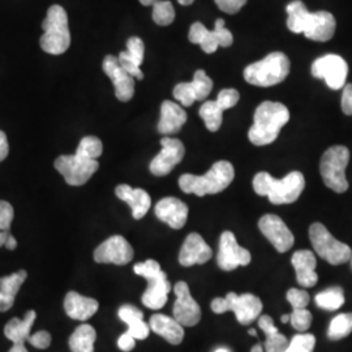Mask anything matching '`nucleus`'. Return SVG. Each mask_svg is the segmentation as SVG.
Segmentation results:
<instances>
[{
	"instance_id": "nucleus-50",
	"label": "nucleus",
	"mask_w": 352,
	"mask_h": 352,
	"mask_svg": "<svg viewBox=\"0 0 352 352\" xmlns=\"http://www.w3.org/2000/svg\"><path fill=\"white\" fill-rule=\"evenodd\" d=\"M12 236V234L10 231H0V248L6 247L8 239Z\"/></svg>"
},
{
	"instance_id": "nucleus-37",
	"label": "nucleus",
	"mask_w": 352,
	"mask_h": 352,
	"mask_svg": "<svg viewBox=\"0 0 352 352\" xmlns=\"http://www.w3.org/2000/svg\"><path fill=\"white\" fill-rule=\"evenodd\" d=\"M103 145L101 140L96 136H87L80 141L76 153L90 160H98L102 155Z\"/></svg>"
},
{
	"instance_id": "nucleus-3",
	"label": "nucleus",
	"mask_w": 352,
	"mask_h": 352,
	"mask_svg": "<svg viewBox=\"0 0 352 352\" xmlns=\"http://www.w3.org/2000/svg\"><path fill=\"white\" fill-rule=\"evenodd\" d=\"M305 188L302 173L292 171L282 179H276L267 173H258L253 179V189L258 196H265L274 205L296 201Z\"/></svg>"
},
{
	"instance_id": "nucleus-41",
	"label": "nucleus",
	"mask_w": 352,
	"mask_h": 352,
	"mask_svg": "<svg viewBox=\"0 0 352 352\" xmlns=\"http://www.w3.org/2000/svg\"><path fill=\"white\" fill-rule=\"evenodd\" d=\"M309 299V294L305 289H289L287 291V300L294 309L307 308Z\"/></svg>"
},
{
	"instance_id": "nucleus-32",
	"label": "nucleus",
	"mask_w": 352,
	"mask_h": 352,
	"mask_svg": "<svg viewBox=\"0 0 352 352\" xmlns=\"http://www.w3.org/2000/svg\"><path fill=\"white\" fill-rule=\"evenodd\" d=\"M96 340V329L89 324H82L72 333L68 343L72 352H94Z\"/></svg>"
},
{
	"instance_id": "nucleus-30",
	"label": "nucleus",
	"mask_w": 352,
	"mask_h": 352,
	"mask_svg": "<svg viewBox=\"0 0 352 352\" xmlns=\"http://www.w3.org/2000/svg\"><path fill=\"white\" fill-rule=\"evenodd\" d=\"M258 327L266 336L265 340V351L266 352H285L289 340L278 331L277 327L270 316H260L258 317Z\"/></svg>"
},
{
	"instance_id": "nucleus-4",
	"label": "nucleus",
	"mask_w": 352,
	"mask_h": 352,
	"mask_svg": "<svg viewBox=\"0 0 352 352\" xmlns=\"http://www.w3.org/2000/svg\"><path fill=\"white\" fill-rule=\"evenodd\" d=\"M235 177L234 166L227 161H219L212 166L205 175L184 174L179 177V187L184 193H193L199 197L217 195L232 183Z\"/></svg>"
},
{
	"instance_id": "nucleus-39",
	"label": "nucleus",
	"mask_w": 352,
	"mask_h": 352,
	"mask_svg": "<svg viewBox=\"0 0 352 352\" xmlns=\"http://www.w3.org/2000/svg\"><path fill=\"white\" fill-rule=\"evenodd\" d=\"M312 314L307 308L294 309V312L289 315V322L292 327L298 331H307L312 325Z\"/></svg>"
},
{
	"instance_id": "nucleus-20",
	"label": "nucleus",
	"mask_w": 352,
	"mask_h": 352,
	"mask_svg": "<svg viewBox=\"0 0 352 352\" xmlns=\"http://www.w3.org/2000/svg\"><path fill=\"white\" fill-rule=\"evenodd\" d=\"M213 257L212 248L202 239L200 234L192 232L183 243L179 253V263L184 267L193 265L206 264Z\"/></svg>"
},
{
	"instance_id": "nucleus-19",
	"label": "nucleus",
	"mask_w": 352,
	"mask_h": 352,
	"mask_svg": "<svg viewBox=\"0 0 352 352\" xmlns=\"http://www.w3.org/2000/svg\"><path fill=\"white\" fill-rule=\"evenodd\" d=\"M103 72L113 81L115 96L119 101H131L135 96V77L120 65L116 56L107 55L102 63Z\"/></svg>"
},
{
	"instance_id": "nucleus-57",
	"label": "nucleus",
	"mask_w": 352,
	"mask_h": 352,
	"mask_svg": "<svg viewBox=\"0 0 352 352\" xmlns=\"http://www.w3.org/2000/svg\"><path fill=\"white\" fill-rule=\"evenodd\" d=\"M250 336H252V337H257V333H256V330L254 329H250Z\"/></svg>"
},
{
	"instance_id": "nucleus-24",
	"label": "nucleus",
	"mask_w": 352,
	"mask_h": 352,
	"mask_svg": "<svg viewBox=\"0 0 352 352\" xmlns=\"http://www.w3.org/2000/svg\"><path fill=\"white\" fill-rule=\"evenodd\" d=\"M98 308L100 304L96 299L84 296L76 291H69L64 299L65 314L77 321H87L97 314Z\"/></svg>"
},
{
	"instance_id": "nucleus-5",
	"label": "nucleus",
	"mask_w": 352,
	"mask_h": 352,
	"mask_svg": "<svg viewBox=\"0 0 352 352\" xmlns=\"http://www.w3.org/2000/svg\"><path fill=\"white\" fill-rule=\"evenodd\" d=\"M289 59L283 52H272L263 60L248 65L244 69V78L248 84L269 88L283 82L289 75Z\"/></svg>"
},
{
	"instance_id": "nucleus-7",
	"label": "nucleus",
	"mask_w": 352,
	"mask_h": 352,
	"mask_svg": "<svg viewBox=\"0 0 352 352\" xmlns=\"http://www.w3.org/2000/svg\"><path fill=\"white\" fill-rule=\"evenodd\" d=\"M350 161V151L343 145L329 148L320 164V173L327 188L337 193H344L349 189L346 168Z\"/></svg>"
},
{
	"instance_id": "nucleus-34",
	"label": "nucleus",
	"mask_w": 352,
	"mask_h": 352,
	"mask_svg": "<svg viewBox=\"0 0 352 352\" xmlns=\"http://www.w3.org/2000/svg\"><path fill=\"white\" fill-rule=\"evenodd\" d=\"M200 116L210 132H217L223 122V110L215 101L204 102L200 107Z\"/></svg>"
},
{
	"instance_id": "nucleus-54",
	"label": "nucleus",
	"mask_w": 352,
	"mask_h": 352,
	"mask_svg": "<svg viewBox=\"0 0 352 352\" xmlns=\"http://www.w3.org/2000/svg\"><path fill=\"white\" fill-rule=\"evenodd\" d=\"M251 352H264V347L261 344H256L252 347Z\"/></svg>"
},
{
	"instance_id": "nucleus-11",
	"label": "nucleus",
	"mask_w": 352,
	"mask_h": 352,
	"mask_svg": "<svg viewBox=\"0 0 352 352\" xmlns=\"http://www.w3.org/2000/svg\"><path fill=\"white\" fill-rule=\"evenodd\" d=\"M189 41L195 45H200L202 51L206 54H213L218 47H230L234 42L232 33L228 30L223 19L215 21L214 30H208L201 23H195L190 26L188 34Z\"/></svg>"
},
{
	"instance_id": "nucleus-49",
	"label": "nucleus",
	"mask_w": 352,
	"mask_h": 352,
	"mask_svg": "<svg viewBox=\"0 0 352 352\" xmlns=\"http://www.w3.org/2000/svg\"><path fill=\"white\" fill-rule=\"evenodd\" d=\"M8 153H10V145H8L7 135L3 131H0V162L8 157Z\"/></svg>"
},
{
	"instance_id": "nucleus-52",
	"label": "nucleus",
	"mask_w": 352,
	"mask_h": 352,
	"mask_svg": "<svg viewBox=\"0 0 352 352\" xmlns=\"http://www.w3.org/2000/svg\"><path fill=\"white\" fill-rule=\"evenodd\" d=\"M6 248L7 250H10V251H14L16 248H17V240L14 239L13 236H11L8 241H7V244H6Z\"/></svg>"
},
{
	"instance_id": "nucleus-35",
	"label": "nucleus",
	"mask_w": 352,
	"mask_h": 352,
	"mask_svg": "<svg viewBox=\"0 0 352 352\" xmlns=\"http://www.w3.org/2000/svg\"><path fill=\"white\" fill-rule=\"evenodd\" d=\"M352 331V314H340L336 316L327 329V338L340 340L350 336Z\"/></svg>"
},
{
	"instance_id": "nucleus-27",
	"label": "nucleus",
	"mask_w": 352,
	"mask_h": 352,
	"mask_svg": "<svg viewBox=\"0 0 352 352\" xmlns=\"http://www.w3.org/2000/svg\"><path fill=\"white\" fill-rule=\"evenodd\" d=\"M187 123V113L182 106L173 101H164L161 106V120L158 123V132L164 136L177 133Z\"/></svg>"
},
{
	"instance_id": "nucleus-48",
	"label": "nucleus",
	"mask_w": 352,
	"mask_h": 352,
	"mask_svg": "<svg viewBox=\"0 0 352 352\" xmlns=\"http://www.w3.org/2000/svg\"><path fill=\"white\" fill-rule=\"evenodd\" d=\"M136 346V340L129 334V333H124L120 336V338L118 340V347L122 351L129 352L132 351Z\"/></svg>"
},
{
	"instance_id": "nucleus-47",
	"label": "nucleus",
	"mask_w": 352,
	"mask_h": 352,
	"mask_svg": "<svg viewBox=\"0 0 352 352\" xmlns=\"http://www.w3.org/2000/svg\"><path fill=\"white\" fill-rule=\"evenodd\" d=\"M342 111L346 115H352V84H346L343 87V94H342Z\"/></svg>"
},
{
	"instance_id": "nucleus-46",
	"label": "nucleus",
	"mask_w": 352,
	"mask_h": 352,
	"mask_svg": "<svg viewBox=\"0 0 352 352\" xmlns=\"http://www.w3.org/2000/svg\"><path fill=\"white\" fill-rule=\"evenodd\" d=\"M222 12L235 14L247 4V0H214Z\"/></svg>"
},
{
	"instance_id": "nucleus-59",
	"label": "nucleus",
	"mask_w": 352,
	"mask_h": 352,
	"mask_svg": "<svg viewBox=\"0 0 352 352\" xmlns=\"http://www.w3.org/2000/svg\"><path fill=\"white\" fill-rule=\"evenodd\" d=\"M350 261H351V269H352V256H351V258H350Z\"/></svg>"
},
{
	"instance_id": "nucleus-44",
	"label": "nucleus",
	"mask_w": 352,
	"mask_h": 352,
	"mask_svg": "<svg viewBox=\"0 0 352 352\" xmlns=\"http://www.w3.org/2000/svg\"><path fill=\"white\" fill-rule=\"evenodd\" d=\"M126 333H129L136 340H146L151 334V327L144 320H139L128 325Z\"/></svg>"
},
{
	"instance_id": "nucleus-6",
	"label": "nucleus",
	"mask_w": 352,
	"mask_h": 352,
	"mask_svg": "<svg viewBox=\"0 0 352 352\" xmlns=\"http://www.w3.org/2000/svg\"><path fill=\"white\" fill-rule=\"evenodd\" d=\"M45 30L39 39L42 50L51 55H62L71 46V33L68 28V14L62 6H51L42 23Z\"/></svg>"
},
{
	"instance_id": "nucleus-36",
	"label": "nucleus",
	"mask_w": 352,
	"mask_h": 352,
	"mask_svg": "<svg viewBox=\"0 0 352 352\" xmlns=\"http://www.w3.org/2000/svg\"><path fill=\"white\" fill-rule=\"evenodd\" d=\"M175 20V10L171 1L157 0L153 4V21L157 25L167 26Z\"/></svg>"
},
{
	"instance_id": "nucleus-21",
	"label": "nucleus",
	"mask_w": 352,
	"mask_h": 352,
	"mask_svg": "<svg viewBox=\"0 0 352 352\" xmlns=\"http://www.w3.org/2000/svg\"><path fill=\"white\" fill-rule=\"evenodd\" d=\"M145 279L148 280V289L142 294L141 302L149 309H161L166 305L168 294L173 289L170 280L167 279L166 273L162 270L157 272L155 274H151V277Z\"/></svg>"
},
{
	"instance_id": "nucleus-22",
	"label": "nucleus",
	"mask_w": 352,
	"mask_h": 352,
	"mask_svg": "<svg viewBox=\"0 0 352 352\" xmlns=\"http://www.w3.org/2000/svg\"><path fill=\"white\" fill-rule=\"evenodd\" d=\"M155 215L160 221L174 230H180L187 223L188 206L176 197H164L155 205Z\"/></svg>"
},
{
	"instance_id": "nucleus-43",
	"label": "nucleus",
	"mask_w": 352,
	"mask_h": 352,
	"mask_svg": "<svg viewBox=\"0 0 352 352\" xmlns=\"http://www.w3.org/2000/svg\"><path fill=\"white\" fill-rule=\"evenodd\" d=\"M14 210L10 202L0 200V231H10L12 225Z\"/></svg>"
},
{
	"instance_id": "nucleus-25",
	"label": "nucleus",
	"mask_w": 352,
	"mask_h": 352,
	"mask_svg": "<svg viewBox=\"0 0 352 352\" xmlns=\"http://www.w3.org/2000/svg\"><path fill=\"white\" fill-rule=\"evenodd\" d=\"M144 52L145 46L142 39L139 37H131L126 41V50L122 51L118 56L119 63L126 72L139 80L144 78V74L140 68L141 64L144 63Z\"/></svg>"
},
{
	"instance_id": "nucleus-13",
	"label": "nucleus",
	"mask_w": 352,
	"mask_h": 352,
	"mask_svg": "<svg viewBox=\"0 0 352 352\" xmlns=\"http://www.w3.org/2000/svg\"><path fill=\"white\" fill-rule=\"evenodd\" d=\"M251 252L240 247L235 235L231 231H225L221 235L217 264L222 270L232 272L239 266L251 264Z\"/></svg>"
},
{
	"instance_id": "nucleus-29",
	"label": "nucleus",
	"mask_w": 352,
	"mask_h": 352,
	"mask_svg": "<svg viewBox=\"0 0 352 352\" xmlns=\"http://www.w3.org/2000/svg\"><path fill=\"white\" fill-rule=\"evenodd\" d=\"M28 278L25 270H19L11 276L0 278V312H7L12 308L14 299Z\"/></svg>"
},
{
	"instance_id": "nucleus-23",
	"label": "nucleus",
	"mask_w": 352,
	"mask_h": 352,
	"mask_svg": "<svg viewBox=\"0 0 352 352\" xmlns=\"http://www.w3.org/2000/svg\"><path fill=\"white\" fill-rule=\"evenodd\" d=\"M291 264L295 269L296 273V280L298 283L304 287L309 289L314 287L318 282V276L316 273V256L314 252L308 250L295 252L291 258Z\"/></svg>"
},
{
	"instance_id": "nucleus-55",
	"label": "nucleus",
	"mask_w": 352,
	"mask_h": 352,
	"mask_svg": "<svg viewBox=\"0 0 352 352\" xmlns=\"http://www.w3.org/2000/svg\"><path fill=\"white\" fill-rule=\"evenodd\" d=\"M179 1V4H182V6H190L195 0H177Z\"/></svg>"
},
{
	"instance_id": "nucleus-53",
	"label": "nucleus",
	"mask_w": 352,
	"mask_h": 352,
	"mask_svg": "<svg viewBox=\"0 0 352 352\" xmlns=\"http://www.w3.org/2000/svg\"><path fill=\"white\" fill-rule=\"evenodd\" d=\"M155 1H157V0H140V3H141L142 6H145V7L153 6Z\"/></svg>"
},
{
	"instance_id": "nucleus-40",
	"label": "nucleus",
	"mask_w": 352,
	"mask_h": 352,
	"mask_svg": "<svg viewBox=\"0 0 352 352\" xmlns=\"http://www.w3.org/2000/svg\"><path fill=\"white\" fill-rule=\"evenodd\" d=\"M239 100L240 94L238 90H235V89H223V90L219 91L215 102L225 111V110H228V109L236 106Z\"/></svg>"
},
{
	"instance_id": "nucleus-14",
	"label": "nucleus",
	"mask_w": 352,
	"mask_h": 352,
	"mask_svg": "<svg viewBox=\"0 0 352 352\" xmlns=\"http://www.w3.org/2000/svg\"><path fill=\"white\" fill-rule=\"evenodd\" d=\"M176 300L174 304V318L183 327H195L201 320V308L196 302L190 292L188 285L186 282H177L174 286Z\"/></svg>"
},
{
	"instance_id": "nucleus-58",
	"label": "nucleus",
	"mask_w": 352,
	"mask_h": 352,
	"mask_svg": "<svg viewBox=\"0 0 352 352\" xmlns=\"http://www.w3.org/2000/svg\"><path fill=\"white\" fill-rule=\"evenodd\" d=\"M214 352H230V350L225 349V347H221V349H217Z\"/></svg>"
},
{
	"instance_id": "nucleus-12",
	"label": "nucleus",
	"mask_w": 352,
	"mask_h": 352,
	"mask_svg": "<svg viewBox=\"0 0 352 352\" xmlns=\"http://www.w3.org/2000/svg\"><path fill=\"white\" fill-rule=\"evenodd\" d=\"M311 72L316 78H324L327 87L333 90H340L346 85L349 75V64L336 54H327L316 59Z\"/></svg>"
},
{
	"instance_id": "nucleus-42",
	"label": "nucleus",
	"mask_w": 352,
	"mask_h": 352,
	"mask_svg": "<svg viewBox=\"0 0 352 352\" xmlns=\"http://www.w3.org/2000/svg\"><path fill=\"white\" fill-rule=\"evenodd\" d=\"M118 315L123 322H126V325H129L135 321H139V320H144V314L140 311L139 308H136L135 305H131V304L122 305L119 308Z\"/></svg>"
},
{
	"instance_id": "nucleus-31",
	"label": "nucleus",
	"mask_w": 352,
	"mask_h": 352,
	"mask_svg": "<svg viewBox=\"0 0 352 352\" xmlns=\"http://www.w3.org/2000/svg\"><path fill=\"white\" fill-rule=\"evenodd\" d=\"M36 318L37 314L33 309L28 311L23 320L12 318L4 327V336L13 343H25L30 337V330Z\"/></svg>"
},
{
	"instance_id": "nucleus-16",
	"label": "nucleus",
	"mask_w": 352,
	"mask_h": 352,
	"mask_svg": "<svg viewBox=\"0 0 352 352\" xmlns=\"http://www.w3.org/2000/svg\"><path fill=\"white\" fill-rule=\"evenodd\" d=\"M133 258V248L120 235L104 240L94 251V260L98 264L126 265Z\"/></svg>"
},
{
	"instance_id": "nucleus-33",
	"label": "nucleus",
	"mask_w": 352,
	"mask_h": 352,
	"mask_svg": "<svg viewBox=\"0 0 352 352\" xmlns=\"http://www.w3.org/2000/svg\"><path fill=\"white\" fill-rule=\"evenodd\" d=\"M318 308L324 311H337L344 304V294L340 287H330L318 292L315 298Z\"/></svg>"
},
{
	"instance_id": "nucleus-10",
	"label": "nucleus",
	"mask_w": 352,
	"mask_h": 352,
	"mask_svg": "<svg viewBox=\"0 0 352 352\" xmlns=\"http://www.w3.org/2000/svg\"><path fill=\"white\" fill-rule=\"evenodd\" d=\"M54 164L58 173L63 176L65 183L72 187H80L88 183L89 179L100 167L97 160H90L77 153L60 155Z\"/></svg>"
},
{
	"instance_id": "nucleus-17",
	"label": "nucleus",
	"mask_w": 352,
	"mask_h": 352,
	"mask_svg": "<svg viewBox=\"0 0 352 352\" xmlns=\"http://www.w3.org/2000/svg\"><path fill=\"white\" fill-rule=\"evenodd\" d=\"M213 89V81L205 71L199 69L190 82H180L174 88V97L184 107L192 106L196 101H204Z\"/></svg>"
},
{
	"instance_id": "nucleus-45",
	"label": "nucleus",
	"mask_w": 352,
	"mask_h": 352,
	"mask_svg": "<svg viewBox=\"0 0 352 352\" xmlns=\"http://www.w3.org/2000/svg\"><path fill=\"white\" fill-rule=\"evenodd\" d=\"M28 342L39 350H45V349H49L51 344V336L49 331H45V330H41L37 331L36 334H30V337L28 338Z\"/></svg>"
},
{
	"instance_id": "nucleus-18",
	"label": "nucleus",
	"mask_w": 352,
	"mask_h": 352,
	"mask_svg": "<svg viewBox=\"0 0 352 352\" xmlns=\"http://www.w3.org/2000/svg\"><path fill=\"white\" fill-rule=\"evenodd\" d=\"M258 228L279 253L289 251L295 243V238L289 227L276 214H265L258 221Z\"/></svg>"
},
{
	"instance_id": "nucleus-56",
	"label": "nucleus",
	"mask_w": 352,
	"mask_h": 352,
	"mask_svg": "<svg viewBox=\"0 0 352 352\" xmlns=\"http://www.w3.org/2000/svg\"><path fill=\"white\" fill-rule=\"evenodd\" d=\"M289 321V315H283L282 316V322L283 324H287Z\"/></svg>"
},
{
	"instance_id": "nucleus-2",
	"label": "nucleus",
	"mask_w": 352,
	"mask_h": 352,
	"mask_svg": "<svg viewBox=\"0 0 352 352\" xmlns=\"http://www.w3.org/2000/svg\"><path fill=\"white\" fill-rule=\"evenodd\" d=\"M248 139L253 145L265 146L277 140L280 129L289 123V109L279 102L265 101L256 109Z\"/></svg>"
},
{
	"instance_id": "nucleus-9",
	"label": "nucleus",
	"mask_w": 352,
	"mask_h": 352,
	"mask_svg": "<svg viewBox=\"0 0 352 352\" xmlns=\"http://www.w3.org/2000/svg\"><path fill=\"white\" fill-rule=\"evenodd\" d=\"M309 239L316 253L331 265L346 264L351 258V248L336 239L322 223L316 222L309 227Z\"/></svg>"
},
{
	"instance_id": "nucleus-1",
	"label": "nucleus",
	"mask_w": 352,
	"mask_h": 352,
	"mask_svg": "<svg viewBox=\"0 0 352 352\" xmlns=\"http://www.w3.org/2000/svg\"><path fill=\"white\" fill-rule=\"evenodd\" d=\"M287 28L292 33L300 34L316 42H327L334 37L337 23L334 16L327 11L309 12L300 0L291 1L287 8Z\"/></svg>"
},
{
	"instance_id": "nucleus-38",
	"label": "nucleus",
	"mask_w": 352,
	"mask_h": 352,
	"mask_svg": "<svg viewBox=\"0 0 352 352\" xmlns=\"http://www.w3.org/2000/svg\"><path fill=\"white\" fill-rule=\"evenodd\" d=\"M316 338L314 334L300 333L292 337L285 352H314Z\"/></svg>"
},
{
	"instance_id": "nucleus-26",
	"label": "nucleus",
	"mask_w": 352,
	"mask_h": 352,
	"mask_svg": "<svg viewBox=\"0 0 352 352\" xmlns=\"http://www.w3.org/2000/svg\"><path fill=\"white\" fill-rule=\"evenodd\" d=\"M118 199L126 202L131 209L135 219L144 218L149 212L151 206V199L146 190L141 188H132L128 184H120L115 189Z\"/></svg>"
},
{
	"instance_id": "nucleus-15",
	"label": "nucleus",
	"mask_w": 352,
	"mask_h": 352,
	"mask_svg": "<svg viewBox=\"0 0 352 352\" xmlns=\"http://www.w3.org/2000/svg\"><path fill=\"white\" fill-rule=\"evenodd\" d=\"M162 151L151 162V173L155 176L168 175L176 164H180L186 155V148L180 140L164 138L161 140Z\"/></svg>"
},
{
	"instance_id": "nucleus-51",
	"label": "nucleus",
	"mask_w": 352,
	"mask_h": 352,
	"mask_svg": "<svg viewBox=\"0 0 352 352\" xmlns=\"http://www.w3.org/2000/svg\"><path fill=\"white\" fill-rule=\"evenodd\" d=\"M8 352H29L24 343H13L12 349Z\"/></svg>"
},
{
	"instance_id": "nucleus-8",
	"label": "nucleus",
	"mask_w": 352,
	"mask_h": 352,
	"mask_svg": "<svg viewBox=\"0 0 352 352\" xmlns=\"http://www.w3.org/2000/svg\"><path fill=\"white\" fill-rule=\"evenodd\" d=\"M210 307L217 315L234 312L241 325H250L263 312V302L253 294L238 295L235 292H228L226 298H215Z\"/></svg>"
},
{
	"instance_id": "nucleus-28",
	"label": "nucleus",
	"mask_w": 352,
	"mask_h": 352,
	"mask_svg": "<svg viewBox=\"0 0 352 352\" xmlns=\"http://www.w3.org/2000/svg\"><path fill=\"white\" fill-rule=\"evenodd\" d=\"M149 327L153 333L162 337L167 340L170 344H180L184 340V329L180 325L175 318L155 314L151 317Z\"/></svg>"
}]
</instances>
